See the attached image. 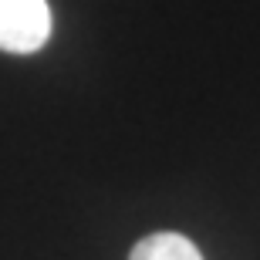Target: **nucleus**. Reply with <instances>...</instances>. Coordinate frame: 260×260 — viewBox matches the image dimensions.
Listing matches in <instances>:
<instances>
[{
    "mask_svg": "<svg viewBox=\"0 0 260 260\" xmlns=\"http://www.w3.org/2000/svg\"><path fill=\"white\" fill-rule=\"evenodd\" d=\"M51 38L48 0H0V51L34 54Z\"/></svg>",
    "mask_w": 260,
    "mask_h": 260,
    "instance_id": "f257e3e1",
    "label": "nucleus"
},
{
    "mask_svg": "<svg viewBox=\"0 0 260 260\" xmlns=\"http://www.w3.org/2000/svg\"><path fill=\"white\" fill-rule=\"evenodd\" d=\"M128 260H203V253L196 250V243L183 233L162 230V233H149L132 247Z\"/></svg>",
    "mask_w": 260,
    "mask_h": 260,
    "instance_id": "f03ea898",
    "label": "nucleus"
}]
</instances>
